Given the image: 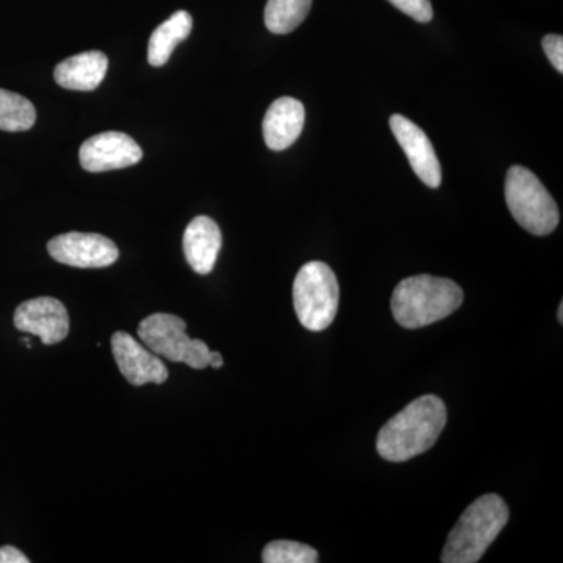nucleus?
I'll return each mask as SVG.
<instances>
[{
	"label": "nucleus",
	"instance_id": "f257e3e1",
	"mask_svg": "<svg viewBox=\"0 0 563 563\" xmlns=\"http://www.w3.org/2000/svg\"><path fill=\"white\" fill-rule=\"evenodd\" d=\"M446 406L424 395L395 415L377 435V453L385 461L406 462L431 450L446 426Z\"/></svg>",
	"mask_w": 563,
	"mask_h": 563
},
{
	"label": "nucleus",
	"instance_id": "f03ea898",
	"mask_svg": "<svg viewBox=\"0 0 563 563\" xmlns=\"http://www.w3.org/2000/svg\"><path fill=\"white\" fill-rule=\"evenodd\" d=\"M462 302L463 291L455 282L421 274L399 282L391 312L402 328L420 329L450 317Z\"/></svg>",
	"mask_w": 563,
	"mask_h": 563
},
{
	"label": "nucleus",
	"instance_id": "7ed1b4c3",
	"mask_svg": "<svg viewBox=\"0 0 563 563\" xmlns=\"http://www.w3.org/2000/svg\"><path fill=\"white\" fill-rule=\"evenodd\" d=\"M509 521V507L501 496L484 495L466 507L442 553L443 563L479 562Z\"/></svg>",
	"mask_w": 563,
	"mask_h": 563
},
{
	"label": "nucleus",
	"instance_id": "20e7f679",
	"mask_svg": "<svg viewBox=\"0 0 563 563\" xmlns=\"http://www.w3.org/2000/svg\"><path fill=\"white\" fill-rule=\"evenodd\" d=\"M141 342L147 350L166 361L181 362L192 369L221 368L224 365L220 352H211L202 340H192L187 333V322L176 314L154 313L139 325Z\"/></svg>",
	"mask_w": 563,
	"mask_h": 563
},
{
	"label": "nucleus",
	"instance_id": "39448f33",
	"mask_svg": "<svg viewBox=\"0 0 563 563\" xmlns=\"http://www.w3.org/2000/svg\"><path fill=\"white\" fill-rule=\"evenodd\" d=\"M340 287L331 266L309 262L292 284L296 314L307 331L321 332L332 324L339 310Z\"/></svg>",
	"mask_w": 563,
	"mask_h": 563
},
{
	"label": "nucleus",
	"instance_id": "423d86ee",
	"mask_svg": "<svg viewBox=\"0 0 563 563\" xmlns=\"http://www.w3.org/2000/svg\"><path fill=\"white\" fill-rule=\"evenodd\" d=\"M506 202L515 221L532 235H550L561 220L553 196L525 166L515 165L507 173Z\"/></svg>",
	"mask_w": 563,
	"mask_h": 563
},
{
	"label": "nucleus",
	"instance_id": "0eeeda50",
	"mask_svg": "<svg viewBox=\"0 0 563 563\" xmlns=\"http://www.w3.org/2000/svg\"><path fill=\"white\" fill-rule=\"evenodd\" d=\"M51 257L74 268H107L120 258L117 244L99 233L69 232L47 244Z\"/></svg>",
	"mask_w": 563,
	"mask_h": 563
},
{
	"label": "nucleus",
	"instance_id": "6e6552de",
	"mask_svg": "<svg viewBox=\"0 0 563 563\" xmlns=\"http://www.w3.org/2000/svg\"><path fill=\"white\" fill-rule=\"evenodd\" d=\"M81 168L90 173H107L128 168L143 158V151L132 136L122 132H103L81 144Z\"/></svg>",
	"mask_w": 563,
	"mask_h": 563
},
{
	"label": "nucleus",
	"instance_id": "1a4fd4ad",
	"mask_svg": "<svg viewBox=\"0 0 563 563\" xmlns=\"http://www.w3.org/2000/svg\"><path fill=\"white\" fill-rule=\"evenodd\" d=\"M18 331L38 336L41 342L52 346L63 342L69 333V314L65 303L51 296L22 302L14 312Z\"/></svg>",
	"mask_w": 563,
	"mask_h": 563
},
{
	"label": "nucleus",
	"instance_id": "9d476101",
	"mask_svg": "<svg viewBox=\"0 0 563 563\" xmlns=\"http://www.w3.org/2000/svg\"><path fill=\"white\" fill-rule=\"evenodd\" d=\"M111 351L118 368L129 384L141 387L146 384L161 385L168 380L169 372L162 358L136 342L128 332L113 333Z\"/></svg>",
	"mask_w": 563,
	"mask_h": 563
},
{
	"label": "nucleus",
	"instance_id": "9b49d317",
	"mask_svg": "<svg viewBox=\"0 0 563 563\" xmlns=\"http://www.w3.org/2000/svg\"><path fill=\"white\" fill-rule=\"evenodd\" d=\"M390 129L422 184L439 188L442 184V166L428 135L402 114H393Z\"/></svg>",
	"mask_w": 563,
	"mask_h": 563
},
{
	"label": "nucleus",
	"instance_id": "f8f14e48",
	"mask_svg": "<svg viewBox=\"0 0 563 563\" xmlns=\"http://www.w3.org/2000/svg\"><path fill=\"white\" fill-rule=\"evenodd\" d=\"M306 109L298 99L280 98L272 103L263 120V139L272 151H285L299 139Z\"/></svg>",
	"mask_w": 563,
	"mask_h": 563
},
{
	"label": "nucleus",
	"instance_id": "ddd939ff",
	"mask_svg": "<svg viewBox=\"0 0 563 563\" xmlns=\"http://www.w3.org/2000/svg\"><path fill=\"white\" fill-rule=\"evenodd\" d=\"M222 246L220 225L209 217L195 218L185 229L184 252L192 272H213Z\"/></svg>",
	"mask_w": 563,
	"mask_h": 563
},
{
	"label": "nucleus",
	"instance_id": "4468645a",
	"mask_svg": "<svg viewBox=\"0 0 563 563\" xmlns=\"http://www.w3.org/2000/svg\"><path fill=\"white\" fill-rule=\"evenodd\" d=\"M109 58L99 51L84 52L58 63L54 79L60 87L74 91H92L106 79Z\"/></svg>",
	"mask_w": 563,
	"mask_h": 563
},
{
	"label": "nucleus",
	"instance_id": "2eb2a0df",
	"mask_svg": "<svg viewBox=\"0 0 563 563\" xmlns=\"http://www.w3.org/2000/svg\"><path fill=\"white\" fill-rule=\"evenodd\" d=\"M192 18L188 11H176L168 21L163 22L151 35L147 60L151 66L161 68L168 63L173 51L180 41L190 36Z\"/></svg>",
	"mask_w": 563,
	"mask_h": 563
},
{
	"label": "nucleus",
	"instance_id": "dca6fc26",
	"mask_svg": "<svg viewBox=\"0 0 563 563\" xmlns=\"http://www.w3.org/2000/svg\"><path fill=\"white\" fill-rule=\"evenodd\" d=\"M313 0H268L265 7V25L276 35L296 31L306 21Z\"/></svg>",
	"mask_w": 563,
	"mask_h": 563
},
{
	"label": "nucleus",
	"instance_id": "f3484780",
	"mask_svg": "<svg viewBox=\"0 0 563 563\" xmlns=\"http://www.w3.org/2000/svg\"><path fill=\"white\" fill-rule=\"evenodd\" d=\"M35 121L36 110L29 99L0 88V131L25 132Z\"/></svg>",
	"mask_w": 563,
	"mask_h": 563
},
{
	"label": "nucleus",
	"instance_id": "a211bd4d",
	"mask_svg": "<svg viewBox=\"0 0 563 563\" xmlns=\"http://www.w3.org/2000/svg\"><path fill=\"white\" fill-rule=\"evenodd\" d=\"M262 561L265 563H317L320 561V555L309 544L276 540L266 544Z\"/></svg>",
	"mask_w": 563,
	"mask_h": 563
},
{
	"label": "nucleus",
	"instance_id": "6ab92c4d",
	"mask_svg": "<svg viewBox=\"0 0 563 563\" xmlns=\"http://www.w3.org/2000/svg\"><path fill=\"white\" fill-rule=\"evenodd\" d=\"M393 7L418 22H429L433 18L431 0H388Z\"/></svg>",
	"mask_w": 563,
	"mask_h": 563
},
{
	"label": "nucleus",
	"instance_id": "aec40b11",
	"mask_svg": "<svg viewBox=\"0 0 563 563\" xmlns=\"http://www.w3.org/2000/svg\"><path fill=\"white\" fill-rule=\"evenodd\" d=\"M542 46L544 54H547L548 60L551 62V65L554 66L559 73H563V36L562 35H551L544 36L542 40Z\"/></svg>",
	"mask_w": 563,
	"mask_h": 563
},
{
	"label": "nucleus",
	"instance_id": "412c9836",
	"mask_svg": "<svg viewBox=\"0 0 563 563\" xmlns=\"http://www.w3.org/2000/svg\"><path fill=\"white\" fill-rule=\"evenodd\" d=\"M31 559L27 558L24 553H21L18 548L7 547L0 548V563H29Z\"/></svg>",
	"mask_w": 563,
	"mask_h": 563
},
{
	"label": "nucleus",
	"instance_id": "4be33fe9",
	"mask_svg": "<svg viewBox=\"0 0 563 563\" xmlns=\"http://www.w3.org/2000/svg\"><path fill=\"white\" fill-rule=\"evenodd\" d=\"M559 322H563V303H561V306H559Z\"/></svg>",
	"mask_w": 563,
	"mask_h": 563
}]
</instances>
